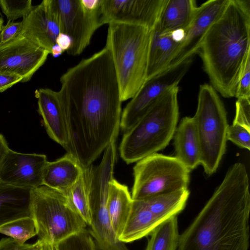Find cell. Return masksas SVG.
<instances>
[{
  "instance_id": "cell-1",
  "label": "cell",
  "mask_w": 250,
  "mask_h": 250,
  "mask_svg": "<svg viewBox=\"0 0 250 250\" xmlns=\"http://www.w3.org/2000/svg\"><path fill=\"white\" fill-rule=\"evenodd\" d=\"M60 82L69 139L65 149L86 168L116 141L120 129L122 102L109 50L105 47L82 59Z\"/></svg>"
},
{
  "instance_id": "cell-2",
  "label": "cell",
  "mask_w": 250,
  "mask_h": 250,
  "mask_svg": "<svg viewBox=\"0 0 250 250\" xmlns=\"http://www.w3.org/2000/svg\"><path fill=\"white\" fill-rule=\"evenodd\" d=\"M250 213L248 172L244 164L236 163L180 234L177 250H248Z\"/></svg>"
},
{
  "instance_id": "cell-3",
  "label": "cell",
  "mask_w": 250,
  "mask_h": 250,
  "mask_svg": "<svg viewBox=\"0 0 250 250\" xmlns=\"http://www.w3.org/2000/svg\"><path fill=\"white\" fill-rule=\"evenodd\" d=\"M211 85L225 98L235 96L250 57V0H229L198 51Z\"/></svg>"
},
{
  "instance_id": "cell-4",
  "label": "cell",
  "mask_w": 250,
  "mask_h": 250,
  "mask_svg": "<svg viewBox=\"0 0 250 250\" xmlns=\"http://www.w3.org/2000/svg\"><path fill=\"white\" fill-rule=\"evenodd\" d=\"M178 86L164 92L129 129L119 150L127 164L136 163L165 148L173 138L178 121Z\"/></svg>"
},
{
  "instance_id": "cell-5",
  "label": "cell",
  "mask_w": 250,
  "mask_h": 250,
  "mask_svg": "<svg viewBox=\"0 0 250 250\" xmlns=\"http://www.w3.org/2000/svg\"><path fill=\"white\" fill-rule=\"evenodd\" d=\"M151 32L139 25L108 24L105 47L112 57L122 102L132 98L146 80Z\"/></svg>"
},
{
  "instance_id": "cell-6",
  "label": "cell",
  "mask_w": 250,
  "mask_h": 250,
  "mask_svg": "<svg viewBox=\"0 0 250 250\" xmlns=\"http://www.w3.org/2000/svg\"><path fill=\"white\" fill-rule=\"evenodd\" d=\"M30 212L39 239L53 245L87 226L67 195L43 185L31 189Z\"/></svg>"
},
{
  "instance_id": "cell-7",
  "label": "cell",
  "mask_w": 250,
  "mask_h": 250,
  "mask_svg": "<svg viewBox=\"0 0 250 250\" xmlns=\"http://www.w3.org/2000/svg\"><path fill=\"white\" fill-rule=\"evenodd\" d=\"M199 90L193 118L200 147V165L206 174L211 175L225 153L229 124L224 105L214 87L204 83Z\"/></svg>"
},
{
  "instance_id": "cell-8",
  "label": "cell",
  "mask_w": 250,
  "mask_h": 250,
  "mask_svg": "<svg viewBox=\"0 0 250 250\" xmlns=\"http://www.w3.org/2000/svg\"><path fill=\"white\" fill-rule=\"evenodd\" d=\"M116 142L105 149L100 163L84 168L86 175L90 211L89 230L100 250H128L114 232L107 210L109 184L117 159Z\"/></svg>"
},
{
  "instance_id": "cell-9",
  "label": "cell",
  "mask_w": 250,
  "mask_h": 250,
  "mask_svg": "<svg viewBox=\"0 0 250 250\" xmlns=\"http://www.w3.org/2000/svg\"><path fill=\"white\" fill-rule=\"evenodd\" d=\"M133 171L134 201L188 188L190 170L175 156L152 154L137 162Z\"/></svg>"
},
{
  "instance_id": "cell-10",
  "label": "cell",
  "mask_w": 250,
  "mask_h": 250,
  "mask_svg": "<svg viewBox=\"0 0 250 250\" xmlns=\"http://www.w3.org/2000/svg\"><path fill=\"white\" fill-rule=\"evenodd\" d=\"M51 3L58 17L60 33L71 40L67 53L81 54L90 43L95 31L102 25L100 9H88L82 0H51Z\"/></svg>"
},
{
  "instance_id": "cell-11",
  "label": "cell",
  "mask_w": 250,
  "mask_h": 250,
  "mask_svg": "<svg viewBox=\"0 0 250 250\" xmlns=\"http://www.w3.org/2000/svg\"><path fill=\"white\" fill-rule=\"evenodd\" d=\"M189 58L146 80L122 112L120 129L125 132L131 128L167 90L178 86L192 62Z\"/></svg>"
},
{
  "instance_id": "cell-12",
  "label": "cell",
  "mask_w": 250,
  "mask_h": 250,
  "mask_svg": "<svg viewBox=\"0 0 250 250\" xmlns=\"http://www.w3.org/2000/svg\"><path fill=\"white\" fill-rule=\"evenodd\" d=\"M167 0H101L100 21L136 25L152 30Z\"/></svg>"
},
{
  "instance_id": "cell-13",
  "label": "cell",
  "mask_w": 250,
  "mask_h": 250,
  "mask_svg": "<svg viewBox=\"0 0 250 250\" xmlns=\"http://www.w3.org/2000/svg\"><path fill=\"white\" fill-rule=\"evenodd\" d=\"M49 53L20 33L11 41L0 43V72L10 73L27 82L44 64Z\"/></svg>"
},
{
  "instance_id": "cell-14",
  "label": "cell",
  "mask_w": 250,
  "mask_h": 250,
  "mask_svg": "<svg viewBox=\"0 0 250 250\" xmlns=\"http://www.w3.org/2000/svg\"><path fill=\"white\" fill-rule=\"evenodd\" d=\"M48 162L42 154L23 153L9 149L0 169V181L12 186L34 188L42 186Z\"/></svg>"
},
{
  "instance_id": "cell-15",
  "label": "cell",
  "mask_w": 250,
  "mask_h": 250,
  "mask_svg": "<svg viewBox=\"0 0 250 250\" xmlns=\"http://www.w3.org/2000/svg\"><path fill=\"white\" fill-rule=\"evenodd\" d=\"M229 0H209L198 6L185 38L168 67L176 65L198 52L208 29L221 15Z\"/></svg>"
},
{
  "instance_id": "cell-16",
  "label": "cell",
  "mask_w": 250,
  "mask_h": 250,
  "mask_svg": "<svg viewBox=\"0 0 250 250\" xmlns=\"http://www.w3.org/2000/svg\"><path fill=\"white\" fill-rule=\"evenodd\" d=\"M21 21L20 34L50 54L60 33L58 17L51 0H44L33 6Z\"/></svg>"
},
{
  "instance_id": "cell-17",
  "label": "cell",
  "mask_w": 250,
  "mask_h": 250,
  "mask_svg": "<svg viewBox=\"0 0 250 250\" xmlns=\"http://www.w3.org/2000/svg\"><path fill=\"white\" fill-rule=\"evenodd\" d=\"M38 112L49 137L64 149L68 142L66 121L58 92L41 88L35 92Z\"/></svg>"
},
{
  "instance_id": "cell-18",
  "label": "cell",
  "mask_w": 250,
  "mask_h": 250,
  "mask_svg": "<svg viewBox=\"0 0 250 250\" xmlns=\"http://www.w3.org/2000/svg\"><path fill=\"white\" fill-rule=\"evenodd\" d=\"M83 168L71 154L66 153L52 162H47L43 172L42 185L63 193L78 180Z\"/></svg>"
},
{
  "instance_id": "cell-19",
  "label": "cell",
  "mask_w": 250,
  "mask_h": 250,
  "mask_svg": "<svg viewBox=\"0 0 250 250\" xmlns=\"http://www.w3.org/2000/svg\"><path fill=\"white\" fill-rule=\"evenodd\" d=\"M198 6L194 0H167L156 26L162 34L185 32L192 22Z\"/></svg>"
},
{
  "instance_id": "cell-20",
  "label": "cell",
  "mask_w": 250,
  "mask_h": 250,
  "mask_svg": "<svg viewBox=\"0 0 250 250\" xmlns=\"http://www.w3.org/2000/svg\"><path fill=\"white\" fill-rule=\"evenodd\" d=\"M182 42L171 34H161L156 25L151 30L148 56L146 80L167 69Z\"/></svg>"
},
{
  "instance_id": "cell-21",
  "label": "cell",
  "mask_w": 250,
  "mask_h": 250,
  "mask_svg": "<svg viewBox=\"0 0 250 250\" xmlns=\"http://www.w3.org/2000/svg\"><path fill=\"white\" fill-rule=\"evenodd\" d=\"M175 157L190 170L200 164L199 142L192 117L183 118L174 134Z\"/></svg>"
},
{
  "instance_id": "cell-22",
  "label": "cell",
  "mask_w": 250,
  "mask_h": 250,
  "mask_svg": "<svg viewBox=\"0 0 250 250\" xmlns=\"http://www.w3.org/2000/svg\"><path fill=\"white\" fill-rule=\"evenodd\" d=\"M32 189L14 187L0 181V227L17 219L30 216Z\"/></svg>"
},
{
  "instance_id": "cell-23",
  "label": "cell",
  "mask_w": 250,
  "mask_h": 250,
  "mask_svg": "<svg viewBox=\"0 0 250 250\" xmlns=\"http://www.w3.org/2000/svg\"><path fill=\"white\" fill-rule=\"evenodd\" d=\"M132 204L127 186L113 178L109 184L107 207L112 229L118 239L129 217Z\"/></svg>"
},
{
  "instance_id": "cell-24",
  "label": "cell",
  "mask_w": 250,
  "mask_h": 250,
  "mask_svg": "<svg viewBox=\"0 0 250 250\" xmlns=\"http://www.w3.org/2000/svg\"><path fill=\"white\" fill-rule=\"evenodd\" d=\"M163 222L143 204L133 200L132 208L119 240L129 243L146 236Z\"/></svg>"
},
{
  "instance_id": "cell-25",
  "label": "cell",
  "mask_w": 250,
  "mask_h": 250,
  "mask_svg": "<svg viewBox=\"0 0 250 250\" xmlns=\"http://www.w3.org/2000/svg\"><path fill=\"white\" fill-rule=\"evenodd\" d=\"M190 192L188 188L157 195L141 201L146 207L164 222L177 216L185 208Z\"/></svg>"
},
{
  "instance_id": "cell-26",
  "label": "cell",
  "mask_w": 250,
  "mask_h": 250,
  "mask_svg": "<svg viewBox=\"0 0 250 250\" xmlns=\"http://www.w3.org/2000/svg\"><path fill=\"white\" fill-rule=\"evenodd\" d=\"M149 235L146 250H177L180 236L177 216L161 223Z\"/></svg>"
},
{
  "instance_id": "cell-27",
  "label": "cell",
  "mask_w": 250,
  "mask_h": 250,
  "mask_svg": "<svg viewBox=\"0 0 250 250\" xmlns=\"http://www.w3.org/2000/svg\"><path fill=\"white\" fill-rule=\"evenodd\" d=\"M66 195L76 211L89 226L91 221L90 211L87 178L83 168L80 177L69 189Z\"/></svg>"
},
{
  "instance_id": "cell-28",
  "label": "cell",
  "mask_w": 250,
  "mask_h": 250,
  "mask_svg": "<svg viewBox=\"0 0 250 250\" xmlns=\"http://www.w3.org/2000/svg\"><path fill=\"white\" fill-rule=\"evenodd\" d=\"M0 233L7 235L20 244L37 235L36 225L30 217H24L5 223L0 227Z\"/></svg>"
},
{
  "instance_id": "cell-29",
  "label": "cell",
  "mask_w": 250,
  "mask_h": 250,
  "mask_svg": "<svg viewBox=\"0 0 250 250\" xmlns=\"http://www.w3.org/2000/svg\"><path fill=\"white\" fill-rule=\"evenodd\" d=\"M54 246L55 250H96L93 237L86 229L62 239Z\"/></svg>"
},
{
  "instance_id": "cell-30",
  "label": "cell",
  "mask_w": 250,
  "mask_h": 250,
  "mask_svg": "<svg viewBox=\"0 0 250 250\" xmlns=\"http://www.w3.org/2000/svg\"><path fill=\"white\" fill-rule=\"evenodd\" d=\"M32 2L31 0H0V7L7 18V22H10L27 15L33 7Z\"/></svg>"
},
{
  "instance_id": "cell-31",
  "label": "cell",
  "mask_w": 250,
  "mask_h": 250,
  "mask_svg": "<svg viewBox=\"0 0 250 250\" xmlns=\"http://www.w3.org/2000/svg\"><path fill=\"white\" fill-rule=\"evenodd\" d=\"M227 140L238 146L250 150V130L237 124L229 125L227 130Z\"/></svg>"
},
{
  "instance_id": "cell-32",
  "label": "cell",
  "mask_w": 250,
  "mask_h": 250,
  "mask_svg": "<svg viewBox=\"0 0 250 250\" xmlns=\"http://www.w3.org/2000/svg\"><path fill=\"white\" fill-rule=\"evenodd\" d=\"M233 124L250 130V99H238L235 103V115Z\"/></svg>"
},
{
  "instance_id": "cell-33",
  "label": "cell",
  "mask_w": 250,
  "mask_h": 250,
  "mask_svg": "<svg viewBox=\"0 0 250 250\" xmlns=\"http://www.w3.org/2000/svg\"><path fill=\"white\" fill-rule=\"evenodd\" d=\"M234 97L237 99H250V57L247 59L238 80Z\"/></svg>"
},
{
  "instance_id": "cell-34",
  "label": "cell",
  "mask_w": 250,
  "mask_h": 250,
  "mask_svg": "<svg viewBox=\"0 0 250 250\" xmlns=\"http://www.w3.org/2000/svg\"><path fill=\"white\" fill-rule=\"evenodd\" d=\"M21 28V21L7 22L2 26L0 32V43H5L15 38L20 33Z\"/></svg>"
},
{
  "instance_id": "cell-35",
  "label": "cell",
  "mask_w": 250,
  "mask_h": 250,
  "mask_svg": "<svg viewBox=\"0 0 250 250\" xmlns=\"http://www.w3.org/2000/svg\"><path fill=\"white\" fill-rule=\"evenodd\" d=\"M22 78L18 75L0 72V93L10 88L14 84L21 82Z\"/></svg>"
},
{
  "instance_id": "cell-36",
  "label": "cell",
  "mask_w": 250,
  "mask_h": 250,
  "mask_svg": "<svg viewBox=\"0 0 250 250\" xmlns=\"http://www.w3.org/2000/svg\"><path fill=\"white\" fill-rule=\"evenodd\" d=\"M32 244H20L11 238L0 240V250H28Z\"/></svg>"
},
{
  "instance_id": "cell-37",
  "label": "cell",
  "mask_w": 250,
  "mask_h": 250,
  "mask_svg": "<svg viewBox=\"0 0 250 250\" xmlns=\"http://www.w3.org/2000/svg\"><path fill=\"white\" fill-rule=\"evenodd\" d=\"M56 44L64 52L71 46V40L68 36L60 33L56 40Z\"/></svg>"
},
{
  "instance_id": "cell-38",
  "label": "cell",
  "mask_w": 250,
  "mask_h": 250,
  "mask_svg": "<svg viewBox=\"0 0 250 250\" xmlns=\"http://www.w3.org/2000/svg\"><path fill=\"white\" fill-rule=\"evenodd\" d=\"M9 148L8 143L3 136L0 142V169L5 156Z\"/></svg>"
},
{
  "instance_id": "cell-39",
  "label": "cell",
  "mask_w": 250,
  "mask_h": 250,
  "mask_svg": "<svg viewBox=\"0 0 250 250\" xmlns=\"http://www.w3.org/2000/svg\"><path fill=\"white\" fill-rule=\"evenodd\" d=\"M45 243L39 239L28 250H43Z\"/></svg>"
},
{
  "instance_id": "cell-40",
  "label": "cell",
  "mask_w": 250,
  "mask_h": 250,
  "mask_svg": "<svg viewBox=\"0 0 250 250\" xmlns=\"http://www.w3.org/2000/svg\"><path fill=\"white\" fill-rule=\"evenodd\" d=\"M63 51L62 49L57 44L54 45L52 48L51 53L54 57H57L61 55Z\"/></svg>"
},
{
  "instance_id": "cell-41",
  "label": "cell",
  "mask_w": 250,
  "mask_h": 250,
  "mask_svg": "<svg viewBox=\"0 0 250 250\" xmlns=\"http://www.w3.org/2000/svg\"><path fill=\"white\" fill-rule=\"evenodd\" d=\"M3 20L1 17H0V32L3 26Z\"/></svg>"
},
{
  "instance_id": "cell-42",
  "label": "cell",
  "mask_w": 250,
  "mask_h": 250,
  "mask_svg": "<svg viewBox=\"0 0 250 250\" xmlns=\"http://www.w3.org/2000/svg\"><path fill=\"white\" fill-rule=\"evenodd\" d=\"M3 136H3L2 134H0V142L1 141V140L2 138V137H3Z\"/></svg>"
},
{
  "instance_id": "cell-43",
  "label": "cell",
  "mask_w": 250,
  "mask_h": 250,
  "mask_svg": "<svg viewBox=\"0 0 250 250\" xmlns=\"http://www.w3.org/2000/svg\"><path fill=\"white\" fill-rule=\"evenodd\" d=\"M0 15L1 16V13L0 12Z\"/></svg>"
}]
</instances>
